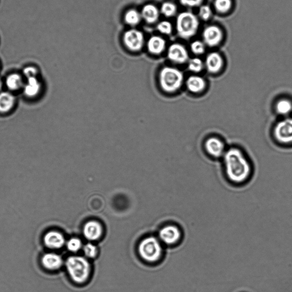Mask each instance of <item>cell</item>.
<instances>
[{
    "instance_id": "7a4b0ae2",
    "label": "cell",
    "mask_w": 292,
    "mask_h": 292,
    "mask_svg": "<svg viewBox=\"0 0 292 292\" xmlns=\"http://www.w3.org/2000/svg\"><path fill=\"white\" fill-rule=\"evenodd\" d=\"M199 21L198 17L191 12L178 14L176 20L178 35L184 39L191 38L198 31Z\"/></svg>"
},
{
    "instance_id": "d6986e66",
    "label": "cell",
    "mask_w": 292,
    "mask_h": 292,
    "mask_svg": "<svg viewBox=\"0 0 292 292\" xmlns=\"http://www.w3.org/2000/svg\"><path fill=\"white\" fill-rule=\"evenodd\" d=\"M166 46L165 39L159 36H152L147 42L148 52L154 55L162 54L165 50Z\"/></svg>"
},
{
    "instance_id": "d6a6232c",
    "label": "cell",
    "mask_w": 292,
    "mask_h": 292,
    "mask_svg": "<svg viewBox=\"0 0 292 292\" xmlns=\"http://www.w3.org/2000/svg\"><path fill=\"white\" fill-rule=\"evenodd\" d=\"M182 6L188 8H196L202 5L203 0H180Z\"/></svg>"
},
{
    "instance_id": "1f68e13d",
    "label": "cell",
    "mask_w": 292,
    "mask_h": 292,
    "mask_svg": "<svg viewBox=\"0 0 292 292\" xmlns=\"http://www.w3.org/2000/svg\"><path fill=\"white\" fill-rule=\"evenodd\" d=\"M83 252L87 257L94 258L97 255V249L93 244L87 243L83 247Z\"/></svg>"
},
{
    "instance_id": "ffe728a7",
    "label": "cell",
    "mask_w": 292,
    "mask_h": 292,
    "mask_svg": "<svg viewBox=\"0 0 292 292\" xmlns=\"http://www.w3.org/2000/svg\"><path fill=\"white\" fill-rule=\"evenodd\" d=\"M141 13L142 18L148 24H154L159 20V10L154 5L147 4L145 5L142 8Z\"/></svg>"
},
{
    "instance_id": "30bf717a",
    "label": "cell",
    "mask_w": 292,
    "mask_h": 292,
    "mask_svg": "<svg viewBox=\"0 0 292 292\" xmlns=\"http://www.w3.org/2000/svg\"><path fill=\"white\" fill-rule=\"evenodd\" d=\"M159 236L164 243L173 245L180 242L182 233L181 230L177 226L170 225L160 230Z\"/></svg>"
},
{
    "instance_id": "277c9868",
    "label": "cell",
    "mask_w": 292,
    "mask_h": 292,
    "mask_svg": "<svg viewBox=\"0 0 292 292\" xmlns=\"http://www.w3.org/2000/svg\"><path fill=\"white\" fill-rule=\"evenodd\" d=\"M66 266L71 278L76 283H83L88 279L90 266L86 258L80 256L69 257Z\"/></svg>"
},
{
    "instance_id": "e0dca14e",
    "label": "cell",
    "mask_w": 292,
    "mask_h": 292,
    "mask_svg": "<svg viewBox=\"0 0 292 292\" xmlns=\"http://www.w3.org/2000/svg\"><path fill=\"white\" fill-rule=\"evenodd\" d=\"M41 264L43 268L49 271H55L61 267L63 258L60 255L54 253H46L41 257Z\"/></svg>"
},
{
    "instance_id": "8fae6325",
    "label": "cell",
    "mask_w": 292,
    "mask_h": 292,
    "mask_svg": "<svg viewBox=\"0 0 292 292\" xmlns=\"http://www.w3.org/2000/svg\"><path fill=\"white\" fill-rule=\"evenodd\" d=\"M42 90V83L37 77L25 79L23 88V93L25 97L29 99H34L37 97Z\"/></svg>"
},
{
    "instance_id": "4dcf8cb0",
    "label": "cell",
    "mask_w": 292,
    "mask_h": 292,
    "mask_svg": "<svg viewBox=\"0 0 292 292\" xmlns=\"http://www.w3.org/2000/svg\"><path fill=\"white\" fill-rule=\"evenodd\" d=\"M67 247L69 251L75 253V252H77L81 249L82 247L81 241L78 238L74 237V238H72L68 241L67 243Z\"/></svg>"
},
{
    "instance_id": "4316f807",
    "label": "cell",
    "mask_w": 292,
    "mask_h": 292,
    "mask_svg": "<svg viewBox=\"0 0 292 292\" xmlns=\"http://www.w3.org/2000/svg\"><path fill=\"white\" fill-rule=\"evenodd\" d=\"M205 43L203 41H199V40H196L191 43L190 49L191 52L196 55L199 56L205 53L206 52Z\"/></svg>"
},
{
    "instance_id": "83f0119b",
    "label": "cell",
    "mask_w": 292,
    "mask_h": 292,
    "mask_svg": "<svg viewBox=\"0 0 292 292\" xmlns=\"http://www.w3.org/2000/svg\"><path fill=\"white\" fill-rule=\"evenodd\" d=\"M213 14L211 7L208 5H202L200 6L198 16L201 20L208 21Z\"/></svg>"
},
{
    "instance_id": "9c48e42d",
    "label": "cell",
    "mask_w": 292,
    "mask_h": 292,
    "mask_svg": "<svg viewBox=\"0 0 292 292\" xmlns=\"http://www.w3.org/2000/svg\"><path fill=\"white\" fill-rule=\"evenodd\" d=\"M167 57L170 61L175 64H183L188 61L189 55L184 46L175 43L168 49Z\"/></svg>"
},
{
    "instance_id": "f1b7e54d",
    "label": "cell",
    "mask_w": 292,
    "mask_h": 292,
    "mask_svg": "<svg viewBox=\"0 0 292 292\" xmlns=\"http://www.w3.org/2000/svg\"><path fill=\"white\" fill-rule=\"evenodd\" d=\"M157 29L162 34L169 35L172 33L173 28L169 21H163L157 25Z\"/></svg>"
},
{
    "instance_id": "5bb4252c",
    "label": "cell",
    "mask_w": 292,
    "mask_h": 292,
    "mask_svg": "<svg viewBox=\"0 0 292 292\" xmlns=\"http://www.w3.org/2000/svg\"><path fill=\"white\" fill-rule=\"evenodd\" d=\"M25 80L23 75L17 73L9 74L5 78L4 84L7 90L14 93L23 90Z\"/></svg>"
},
{
    "instance_id": "3957f363",
    "label": "cell",
    "mask_w": 292,
    "mask_h": 292,
    "mask_svg": "<svg viewBox=\"0 0 292 292\" xmlns=\"http://www.w3.org/2000/svg\"><path fill=\"white\" fill-rule=\"evenodd\" d=\"M184 81V75L178 69L166 67L159 74V83L162 89L167 93H172L180 89Z\"/></svg>"
},
{
    "instance_id": "603a6c76",
    "label": "cell",
    "mask_w": 292,
    "mask_h": 292,
    "mask_svg": "<svg viewBox=\"0 0 292 292\" xmlns=\"http://www.w3.org/2000/svg\"><path fill=\"white\" fill-rule=\"evenodd\" d=\"M276 110L280 115H286L290 114L292 110V102L286 99L279 101L276 105Z\"/></svg>"
},
{
    "instance_id": "484cf974",
    "label": "cell",
    "mask_w": 292,
    "mask_h": 292,
    "mask_svg": "<svg viewBox=\"0 0 292 292\" xmlns=\"http://www.w3.org/2000/svg\"><path fill=\"white\" fill-rule=\"evenodd\" d=\"M204 63L199 58L195 57L188 61V69L193 73H198L203 70Z\"/></svg>"
},
{
    "instance_id": "44dd1931",
    "label": "cell",
    "mask_w": 292,
    "mask_h": 292,
    "mask_svg": "<svg viewBox=\"0 0 292 292\" xmlns=\"http://www.w3.org/2000/svg\"><path fill=\"white\" fill-rule=\"evenodd\" d=\"M186 86L189 91L193 93L202 92L206 86L205 80L200 76L192 75L186 81Z\"/></svg>"
},
{
    "instance_id": "f546056e",
    "label": "cell",
    "mask_w": 292,
    "mask_h": 292,
    "mask_svg": "<svg viewBox=\"0 0 292 292\" xmlns=\"http://www.w3.org/2000/svg\"><path fill=\"white\" fill-rule=\"evenodd\" d=\"M38 69L34 66L29 65L25 67L23 70V74L24 78L28 79L32 77H37L38 75Z\"/></svg>"
},
{
    "instance_id": "4fadbf2b",
    "label": "cell",
    "mask_w": 292,
    "mask_h": 292,
    "mask_svg": "<svg viewBox=\"0 0 292 292\" xmlns=\"http://www.w3.org/2000/svg\"><path fill=\"white\" fill-rule=\"evenodd\" d=\"M43 242L49 249L57 250L63 247L65 243L64 235L59 232L50 231L45 233Z\"/></svg>"
},
{
    "instance_id": "5b68a950",
    "label": "cell",
    "mask_w": 292,
    "mask_h": 292,
    "mask_svg": "<svg viewBox=\"0 0 292 292\" xmlns=\"http://www.w3.org/2000/svg\"><path fill=\"white\" fill-rule=\"evenodd\" d=\"M139 253L145 260L154 262L162 254V247L155 237H149L142 240L139 246Z\"/></svg>"
},
{
    "instance_id": "ba28073f",
    "label": "cell",
    "mask_w": 292,
    "mask_h": 292,
    "mask_svg": "<svg viewBox=\"0 0 292 292\" xmlns=\"http://www.w3.org/2000/svg\"><path fill=\"white\" fill-rule=\"evenodd\" d=\"M203 42L207 46L215 47L221 43L223 34L221 29L216 25H210L204 29L202 33Z\"/></svg>"
},
{
    "instance_id": "7402d4cb",
    "label": "cell",
    "mask_w": 292,
    "mask_h": 292,
    "mask_svg": "<svg viewBox=\"0 0 292 292\" xmlns=\"http://www.w3.org/2000/svg\"><path fill=\"white\" fill-rule=\"evenodd\" d=\"M142 18L141 13L134 9L127 10L124 16L125 23L131 27L136 26L140 24Z\"/></svg>"
},
{
    "instance_id": "52a82bcc",
    "label": "cell",
    "mask_w": 292,
    "mask_h": 292,
    "mask_svg": "<svg viewBox=\"0 0 292 292\" xmlns=\"http://www.w3.org/2000/svg\"><path fill=\"white\" fill-rule=\"evenodd\" d=\"M274 136L281 144L292 143V118L281 120L274 129Z\"/></svg>"
},
{
    "instance_id": "9a60e30c",
    "label": "cell",
    "mask_w": 292,
    "mask_h": 292,
    "mask_svg": "<svg viewBox=\"0 0 292 292\" xmlns=\"http://www.w3.org/2000/svg\"><path fill=\"white\" fill-rule=\"evenodd\" d=\"M223 66V60L220 54L212 52L208 54L204 63V67L211 74H216L221 71Z\"/></svg>"
},
{
    "instance_id": "8992f818",
    "label": "cell",
    "mask_w": 292,
    "mask_h": 292,
    "mask_svg": "<svg viewBox=\"0 0 292 292\" xmlns=\"http://www.w3.org/2000/svg\"><path fill=\"white\" fill-rule=\"evenodd\" d=\"M123 41L127 48L131 52H140L144 47L145 36L141 31L130 29L124 34Z\"/></svg>"
},
{
    "instance_id": "2e32d148",
    "label": "cell",
    "mask_w": 292,
    "mask_h": 292,
    "mask_svg": "<svg viewBox=\"0 0 292 292\" xmlns=\"http://www.w3.org/2000/svg\"><path fill=\"white\" fill-rule=\"evenodd\" d=\"M205 148L207 152L215 158H218L225 154L223 142L217 138L211 137L208 139L205 143Z\"/></svg>"
},
{
    "instance_id": "7c38bea8",
    "label": "cell",
    "mask_w": 292,
    "mask_h": 292,
    "mask_svg": "<svg viewBox=\"0 0 292 292\" xmlns=\"http://www.w3.org/2000/svg\"><path fill=\"white\" fill-rule=\"evenodd\" d=\"M16 103L14 93L8 90L0 91V114H9L15 108Z\"/></svg>"
},
{
    "instance_id": "cb8c5ba5",
    "label": "cell",
    "mask_w": 292,
    "mask_h": 292,
    "mask_svg": "<svg viewBox=\"0 0 292 292\" xmlns=\"http://www.w3.org/2000/svg\"><path fill=\"white\" fill-rule=\"evenodd\" d=\"M214 6L218 13L225 14L231 10L232 1V0H215Z\"/></svg>"
},
{
    "instance_id": "ac0fdd59",
    "label": "cell",
    "mask_w": 292,
    "mask_h": 292,
    "mask_svg": "<svg viewBox=\"0 0 292 292\" xmlns=\"http://www.w3.org/2000/svg\"><path fill=\"white\" fill-rule=\"evenodd\" d=\"M83 233L87 240H98L102 235V226L99 222L96 221L87 222L84 225Z\"/></svg>"
},
{
    "instance_id": "d4e9b609",
    "label": "cell",
    "mask_w": 292,
    "mask_h": 292,
    "mask_svg": "<svg viewBox=\"0 0 292 292\" xmlns=\"http://www.w3.org/2000/svg\"><path fill=\"white\" fill-rule=\"evenodd\" d=\"M177 5L169 1L164 2L160 9V12L167 17L174 16L177 14Z\"/></svg>"
},
{
    "instance_id": "836d02e7",
    "label": "cell",
    "mask_w": 292,
    "mask_h": 292,
    "mask_svg": "<svg viewBox=\"0 0 292 292\" xmlns=\"http://www.w3.org/2000/svg\"><path fill=\"white\" fill-rule=\"evenodd\" d=\"M3 83L2 82L1 80L0 79V91H2V87L3 86Z\"/></svg>"
},
{
    "instance_id": "6da1fadb",
    "label": "cell",
    "mask_w": 292,
    "mask_h": 292,
    "mask_svg": "<svg viewBox=\"0 0 292 292\" xmlns=\"http://www.w3.org/2000/svg\"><path fill=\"white\" fill-rule=\"evenodd\" d=\"M225 173L232 184H245L251 176V168L245 156L238 148H232L224 155Z\"/></svg>"
}]
</instances>
